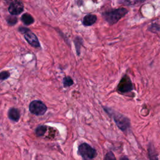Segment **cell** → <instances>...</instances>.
<instances>
[{"label":"cell","instance_id":"cell-1","mask_svg":"<svg viewBox=\"0 0 160 160\" xmlns=\"http://www.w3.org/2000/svg\"><path fill=\"white\" fill-rule=\"evenodd\" d=\"M104 109L108 114L112 116L117 126L121 131H125L130 127V121L127 117L113 111V109L109 108L104 107Z\"/></svg>","mask_w":160,"mask_h":160},{"label":"cell","instance_id":"cell-2","mask_svg":"<svg viewBox=\"0 0 160 160\" xmlns=\"http://www.w3.org/2000/svg\"><path fill=\"white\" fill-rule=\"evenodd\" d=\"M128 11L124 8L113 9L103 13L102 16L104 19L109 24H115L118 22L122 18L128 13Z\"/></svg>","mask_w":160,"mask_h":160},{"label":"cell","instance_id":"cell-3","mask_svg":"<svg viewBox=\"0 0 160 160\" xmlns=\"http://www.w3.org/2000/svg\"><path fill=\"white\" fill-rule=\"evenodd\" d=\"M78 153L84 160H91L97 156L96 150L86 143L79 145Z\"/></svg>","mask_w":160,"mask_h":160},{"label":"cell","instance_id":"cell-4","mask_svg":"<svg viewBox=\"0 0 160 160\" xmlns=\"http://www.w3.org/2000/svg\"><path fill=\"white\" fill-rule=\"evenodd\" d=\"M133 84L128 75H124L121 79L118 85L117 86V90L120 93L125 94L130 93L133 90Z\"/></svg>","mask_w":160,"mask_h":160},{"label":"cell","instance_id":"cell-5","mask_svg":"<svg viewBox=\"0 0 160 160\" xmlns=\"http://www.w3.org/2000/svg\"><path fill=\"white\" fill-rule=\"evenodd\" d=\"M47 106L43 102L39 100L33 101L29 106L30 111L36 116H42L47 111Z\"/></svg>","mask_w":160,"mask_h":160},{"label":"cell","instance_id":"cell-6","mask_svg":"<svg viewBox=\"0 0 160 160\" xmlns=\"http://www.w3.org/2000/svg\"><path fill=\"white\" fill-rule=\"evenodd\" d=\"M24 10V5L20 1H15L11 3L8 8V11L13 16L18 15Z\"/></svg>","mask_w":160,"mask_h":160},{"label":"cell","instance_id":"cell-7","mask_svg":"<svg viewBox=\"0 0 160 160\" xmlns=\"http://www.w3.org/2000/svg\"><path fill=\"white\" fill-rule=\"evenodd\" d=\"M24 38L31 46L34 48L40 47V43L37 36L31 31L24 34Z\"/></svg>","mask_w":160,"mask_h":160},{"label":"cell","instance_id":"cell-8","mask_svg":"<svg viewBox=\"0 0 160 160\" xmlns=\"http://www.w3.org/2000/svg\"><path fill=\"white\" fill-rule=\"evenodd\" d=\"M97 21L96 16L93 14H89L86 15L83 20V24L85 27H89L94 24Z\"/></svg>","mask_w":160,"mask_h":160},{"label":"cell","instance_id":"cell-9","mask_svg":"<svg viewBox=\"0 0 160 160\" xmlns=\"http://www.w3.org/2000/svg\"><path fill=\"white\" fill-rule=\"evenodd\" d=\"M8 118H9L11 120L13 121L17 122L20 118V111L17 108H10L9 109V111H8Z\"/></svg>","mask_w":160,"mask_h":160},{"label":"cell","instance_id":"cell-10","mask_svg":"<svg viewBox=\"0 0 160 160\" xmlns=\"http://www.w3.org/2000/svg\"><path fill=\"white\" fill-rule=\"evenodd\" d=\"M21 20L25 25H27V26L32 24L33 23L35 22V20L34 18H33V16L28 13L23 14L21 16Z\"/></svg>","mask_w":160,"mask_h":160},{"label":"cell","instance_id":"cell-11","mask_svg":"<svg viewBox=\"0 0 160 160\" xmlns=\"http://www.w3.org/2000/svg\"><path fill=\"white\" fill-rule=\"evenodd\" d=\"M148 156L150 160H158V154L156 151L153 145H149L148 146Z\"/></svg>","mask_w":160,"mask_h":160},{"label":"cell","instance_id":"cell-12","mask_svg":"<svg viewBox=\"0 0 160 160\" xmlns=\"http://www.w3.org/2000/svg\"><path fill=\"white\" fill-rule=\"evenodd\" d=\"M74 43L76 48V50H77V53L78 55H80V49L81 46L83 45V39L79 36L76 37V38L74 39Z\"/></svg>","mask_w":160,"mask_h":160},{"label":"cell","instance_id":"cell-13","mask_svg":"<svg viewBox=\"0 0 160 160\" xmlns=\"http://www.w3.org/2000/svg\"><path fill=\"white\" fill-rule=\"evenodd\" d=\"M47 131V126L45 125L39 126L35 130V133L38 136H43Z\"/></svg>","mask_w":160,"mask_h":160},{"label":"cell","instance_id":"cell-14","mask_svg":"<svg viewBox=\"0 0 160 160\" xmlns=\"http://www.w3.org/2000/svg\"><path fill=\"white\" fill-rule=\"evenodd\" d=\"M74 84L73 79L70 77H66L63 79V86L64 88H68Z\"/></svg>","mask_w":160,"mask_h":160},{"label":"cell","instance_id":"cell-15","mask_svg":"<svg viewBox=\"0 0 160 160\" xmlns=\"http://www.w3.org/2000/svg\"><path fill=\"white\" fill-rule=\"evenodd\" d=\"M6 21L8 24L10 25V26H13V25L16 24V23H17L18 19L15 16H8L6 18Z\"/></svg>","mask_w":160,"mask_h":160},{"label":"cell","instance_id":"cell-16","mask_svg":"<svg viewBox=\"0 0 160 160\" xmlns=\"http://www.w3.org/2000/svg\"><path fill=\"white\" fill-rule=\"evenodd\" d=\"M148 30L153 33H158L160 32V25L157 23H154L151 25L149 27Z\"/></svg>","mask_w":160,"mask_h":160},{"label":"cell","instance_id":"cell-17","mask_svg":"<svg viewBox=\"0 0 160 160\" xmlns=\"http://www.w3.org/2000/svg\"><path fill=\"white\" fill-rule=\"evenodd\" d=\"M10 77V73L8 71H2L1 73H0V81L6 80Z\"/></svg>","mask_w":160,"mask_h":160},{"label":"cell","instance_id":"cell-18","mask_svg":"<svg viewBox=\"0 0 160 160\" xmlns=\"http://www.w3.org/2000/svg\"><path fill=\"white\" fill-rule=\"evenodd\" d=\"M105 160H116L115 155L111 151H109L106 155Z\"/></svg>","mask_w":160,"mask_h":160},{"label":"cell","instance_id":"cell-19","mask_svg":"<svg viewBox=\"0 0 160 160\" xmlns=\"http://www.w3.org/2000/svg\"><path fill=\"white\" fill-rule=\"evenodd\" d=\"M19 31L21 32V33H24V34H26L27 33L30 31V30H29L28 28H24V27H20L19 28Z\"/></svg>","mask_w":160,"mask_h":160},{"label":"cell","instance_id":"cell-20","mask_svg":"<svg viewBox=\"0 0 160 160\" xmlns=\"http://www.w3.org/2000/svg\"><path fill=\"white\" fill-rule=\"evenodd\" d=\"M120 160H129V159H128V158H127L126 156H123V158H121L120 159Z\"/></svg>","mask_w":160,"mask_h":160},{"label":"cell","instance_id":"cell-21","mask_svg":"<svg viewBox=\"0 0 160 160\" xmlns=\"http://www.w3.org/2000/svg\"><path fill=\"white\" fill-rule=\"evenodd\" d=\"M93 2H96V1H97V0H93Z\"/></svg>","mask_w":160,"mask_h":160}]
</instances>
